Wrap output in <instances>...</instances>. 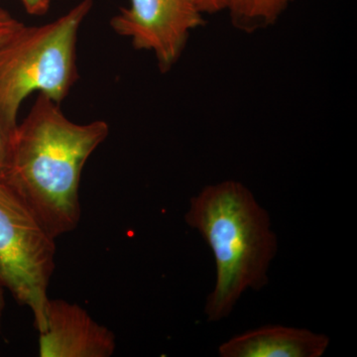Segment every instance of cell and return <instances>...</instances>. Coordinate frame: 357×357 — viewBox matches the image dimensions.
Segmentation results:
<instances>
[{
  "mask_svg": "<svg viewBox=\"0 0 357 357\" xmlns=\"http://www.w3.org/2000/svg\"><path fill=\"white\" fill-rule=\"evenodd\" d=\"M109 133L107 122L77 123L60 103L40 93L16 126L1 178L56 238L79 225L84 167Z\"/></svg>",
  "mask_w": 357,
  "mask_h": 357,
  "instance_id": "obj_1",
  "label": "cell"
},
{
  "mask_svg": "<svg viewBox=\"0 0 357 357\" xmlns=\"http://www.w3.org/2000/svg\"><path fill=\"white\" fill-rule=\"evenodd\" d=\"M185 222L210 246L217 280L206 300L208 321L227 318L248 290H261L278 248L267 211L248 188L227 180L192 197Z\"/></svg>",
  "mask_w": 357,
  "mask_h": 357,
  "instance_id": "obj_2",
  "label": "cell"
},
{
  "mask_svg": "<svg viewBox=\"0 0 357 357\" xmlns=\"http://www.w3.org/2000/svg\"><path fill=\"white\" fill-rule=\"evenodd\" d=\"M93 0H81L57 20L39 26L23 24L0 44V119L17 126L21 105L33 93L60 103L79 79V30Z\"/></svg>",
  "mask_w": 357,
  "mask_h": 357,
  "instance_id": "obj_3",
  "label": "cell"
},
{
  "mask_svg": "<svg viewBox=\"0 0 357 357\" xmlns=\"http://www.w3.org/2000/svg\"><path fill=\"white\" fill-rule=\"evenodd\" d=\"M56 237L0 178V286L29 307L39 333L46 328L48 289L55 270Z\"/></svg>",
  "mask_w": 357,
  "mask_h": 357,
  "instance_id": "obj_4",
  "label": "cell"
},
{
  "mask_svg": "<svg viewBox=\"0 0 357 357\" xmlns=\"http://www.w3.org/2000/svg\"><path fill=\"white\" fill-rule=\"evenodd\" d=\"M110 21L136 50L151 52L162 73L177 64L190 35L204 24L199 0H129Z\"/></svg>",
  "mask_w": 357,
  "mask_h": 357,
  "instance_id": "obj_5",
  "label": "cell"
},
{
  "mask_svg": "<svg viewBox=\"0 0 357 357\" xmlns=\"http://www.w3.org/2000/svg\"><path fill=\"white\" fill-rule=\"evenodd\" d=\"M39 333L41 357H110L116 349L112 331L83 307L62 299L49 300L46 328Z\"/></svg>",
  "mask_w": 357,
  "mask_h": 357,
  "instance_id": "obj_6",
  "label": "cell"
},
{
  "mask_svg": "<svg viewBox=\"0 0 357 357\" xmlns=\"http://www.w3.org/2000/svg\"><path fill=\"white\" fill-rule=\"evenodd\" d=\"M330 338L306 328L266 326L229 338L218 347L222 357H319Z\"/></svg>",
  "mask_w": 357,
  "mask_h": 357,
  "instance_id": "obj_7",
  "label": "cell"
},
{
  "mask_svg": "<svg viewBox=\"0 0 357 357\" xmlns=\"http://www.w3.org/2000/svg\"><path fill=\"white\" fill-rule=\"evenodd\" d=\"M296 0H229L231 24L236 29L253 33L275 24Z\"/></svg>",
  "mask_w": 357,
  "mask_h": 357,
  "instance_id": "obj_8",
  "label": "cell"
},
{
  "mask_svg": "<svg viewBox=\"0 0 357 357\" xmlns=\"http://www.w3.org/2000/svg\"><path fill=\"white\" fill-rule=\"evenodd\" d=\"M14 131L15 129L8 128L0 119V178L3 176L8 162Z\"/></svg>",
  "mask_w": 357,
  "mask_h": 357,
  "instance_id": "obj_9",
  "label": "cell"
},
{
  "mask_svg": "<svg viewBox=\"0 0 357 357\" xmlns=\"http://www.w3.org/2000/svg\"><path fill=\"white\" fill-rule=\"evenodd\" d=\"M22 25L23 23L16 20L13 14L0 7V44L13 36Z\"/></svg>",
  "mask_w": 357,
  "mask_h": 357,
  "instance_id": "obj_10",
  "label": "cell"
},
{
  "mask_svg": "<svg viewBox=\"0 0 357 357\" xmlns=\"http://www.w3.org/2000/svg\"><path fill=\"white\" fill-rule=\"evenodd\" d=\"M26 13L30 15L41 16L48 13L51 0H20Z\"/></svg>",
  "mask_w": 357,
  "mask_h": 357,
  "instance_id": "obj_11",
  "label": "cell"
},
{
  "mask_svg": "<svg viewBox=\"0 0 357 357\" xmlns=\"http://www.w3.org/2000/svg\"><path fill=\"white\" fill-rule=\"evenodd\" d=\"M204 14H215L227 10L229 0H199Z\"/></svg>",
  "mask_w": 357,
  "mask_h": 357,
  "instance_id": "obj_12",
  "label": "cell"
},
{
  "mask_svg": "<svg viewBox=\"0 0 357 357\" xmlns=\"http://www.w3.org/2000/svg\"><path fill=\"white\" fill-rule=\"evenodd\" d=\"M4 307H6V301H4L3 288L0 286V324L3 316Z\"/></svg>",
  "mask_w": 357,
  "mask_h": 357,
  "instance_id": "obj_13",
  "label": "cell"
}]
</instances>
